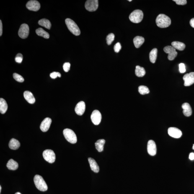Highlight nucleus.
I'll return each instance as SVG.
<instances>
[{
  "instance_id": "39448f33",
  "label": "nucleus",
  "mask_w": 194,
  "mask_h": 194,
  "mask_svg": "<svg viewBox=\"0 0 194 194\" xmlns=\"http://www.w3.org/2000/svg\"><path fill=\"white\" fill-rule=\"evenodd\" d=\"M63 135L68 142L72 144L77 142V137L76 134L72 130L69 129H65L63 131Z\"/></svg>"
},
{
  "instance_id": "1a4fd4ad",
  "label": "nucleus",
  "mask_w": 194,
  "mask_h": 194,
  "mask_svg": "<svg viewBox=\"0 0 194 194\" xmlns=\"http://www.w3.org/2000/svg\"><path fill=\"white\" fill-rule=\"evenodd\" d=\"M29 34V27L27 24H24L21 25L19 28L18 35L19 37L23 39L27 38Z\"/></svg>"
},
{
  "instance_id": "5701e85b",
  "label": "nucleus",
  "mask_w": 194,
  "mask_h": 194,
  "mask_svg": "<svg viewBox=\"0 0 194 194\" xmlns=\"http://www.w3.org/2000/svg\"><path fill=\"white\" fill-rule=\"evenodd\" d=\"M105 141L104 139L98 140L95 143L96 149L99 152H101L103 151L104 145L105 144Z\"/></svg>"
},
{
  "instance_id": "e433bc0d",
  "label": "nucleus",
  "mask_w": 194,
  "mask_h": 194,
  "mask_svg": "<svg viewBox=\"0 0 194 194\" xmlns=\"http://www.w3.org/2000/svg\"><path fill=\"white\" fill-rule=\"evenodd\" d=\"M179 69L181 73H184L185 72V67L184 63H181L179 64Z\"/></svg>"
},
{
  "instance_id": "423d86ee",
  "label": "nucleus",
  "mask_w": 194,
  "mask_h": 194,
  "mask_svg": "<svg viewBox=\"0 0 194 194\" xmlns=\"http://www.w3.org/2000/svg\"><path fill=\"white\" fill-rule=\"evenodd\" d=\"M44 159L50 163H53L55 160V155L53 150H46L43 152Z\"/></svg>"
},
{
  "instance_id": "4be33fe9",
  "label": "nucleus",
  "mask_w": 194,
  "mask_h": 194,
  "mask_svg": "<svg viewBox=\"0 0 194 194\" xmlns=\"http://www.w3.org/2000/svg\"><path fill=\"white\" fill-rule=\"evenodd\" d=\"M145 42V39L143 37L137 36L133 39V43L137 48H140Z\"/></svg>"
},
{
  "instance_id": "c03bdc74",
  "label": "nucleus",
  "mask_w": 194,
  "mask_h": 194,
  "mask_svg": "<svg viewBox=\"0 0 194 194\" xmlns=\"http://www.w3.org/2000/svg\"><path fill=\"white\" fill-rule=\"evenodd\" d=\"M193 149L194 150V144L193 145Z\"/></svg>"
},
{
  "instance_id": "aec40b11",
  "label": "nucleus",
  "mask_w": 194,
  "mask_h": 194,
  "mask_svg": "<svg viewBox=\"0 0 194 194\" xmlns=\"http://www.w3.org/2000/svg\"><path fill=\"white\" fill-rule=\"evenodd\" d=\"M20 146V143L17 140L12 138L9 141V147L11 149L16 150L19 149Z\"/></svg>"
},
{
  "instance_id": "f03ea898",
  "label": "nucleus",
  "mask_w": 194,
  "mask_h": 194,
  "mask_svg": "<svg viewBox=\"0 0 194 194\" xmlns=\"http://www.w3.org/2000/svg\"><path fill=\"white\" fill-rule=\"evenodd\" d=\"M34 180L36 187L40 191L44 192L48 190V186L42 176L36 175L34 177Z\"/></svg>"
},
{
  "instance_id": "79ce46f5",
  "label": "nucleus",
  "mask_w": 194,
  "mask_h": 194,
  "mask_svg": "<svg viewBox=\"0 0 194 194\" xmlns=\"http://www.w3.org/2000/svg\"><path fill=\"white\" fill-rule=\"evenodd\" d=\"M15 194H21L20 193V192H16V193Z\"/></svg>"
},
{
  "instance_id": "ddd939ff",
  "label": "nucleus",
  "mask_w": 194,
  "mask_h": 194,
  "mask_svg": "<svg viewBox=\"0 0 194 194\" xmlns=\"http://www.w3.org/2000/svg\"><path fill=\"white\" fill-rule=\"evenodd\" d=\"M147 150L148 154L151 156L155 155L157 152V149H156V143L153 140H150L148 141Z\"/></svg>"
},
{
  "instance_id": "cd10ccee",
  "label": "nucleus",
  "mask_w": 194,
  "mask_h": 194,
  "mask_svg": "<svg viewBox=\"0 0 194 194\" xmlns=\"http://www.w3.org/2000/svg\"><path fill=\"white\" fill-rule=\"evenodd\" d=\"M146 74V71L144 68L139 66H136L135 74L138 77H142Z\"/></svg>"
},
{
  "instance_id": "a18cd8bd",
  "label": "nucleus",
  "mask_w": 194,
  "mask_h": 194,
  "mask_svg": "<svg viewBox=\"0 0 194 194\" xmlns=\"http://www.w3.org/2000/svg\"><path fill=\"white\" fill-rule=\"evenodd\" d=\"M132 1V0H130V1H129H129H130H130Z\"/></svg>"
},
{
  "instance_id": "6ab92c4d",
  "label": "nucleus",
  "mask_w": 194,
  "mask_h": 194,
  "mask_svg": "<svg viewBox=\"0 0 194 194\" xmlns=\"http://www.w3.org/2000/svg\"><path fill=\"white\" fill-rule=\"evenodd\" d=\"M88 161H89L91 170L94 173H98L100 169H99V166L98 165L97 163L96 162L95 160L92 158L89 157L88 158Z\"/></svg>"
},
{
  "instance_id": "412c9836",
  "label": "nucleus",
  "mask_w": 194,
  "mask_h": 194,
  "mask_svg": "<svg viewBox=\"0 0 194 194\" xmlns=\"http://www.w3.org/2000/svg\"><path fill=\"white\" fill-rule=\"evenodd\" d=\"M6 167L9 170H14L18 169L19 164L16 161L11 159L8 161L6 164Z\"/></svg>"
},
{
  "instance_id": "c85d7f7f",
  "label": "nucleus",
  "mask_w": 194,
  "mask_h": 194,
  "mask_svg": "<svg viewBox=\"0 0 194 194\" xmlns=\"http://www.w3.org/2000/svg\"><path fill=\"white\" fill-rule=\"evenodd\" d=\"M36 32L39 36L43 37L47 39L49 38V34L41 28L37 29L36 30Z\"/></svg>"
},
{
  "instance_id": "37998d69",
  "label": "nucleus",
  "mask_w": 194,
  "mask_h": 194,
  "mask_svg": "<svg viewBox=\"0 0 194 194\" xmlns=\"http://www.w3.org/2000/svg\"><path fill=\"white\" fill-rule=\"evenodd\" d=\"M1 186H0V192H1Z\"/></svg>"
},
{
  "instance_id": "6e6552de",
  "label": "nucleus",
  "mask_w": 194,
  "mask_h": 194,
  "mask_svg": "<svg viewBox=\"0 0 194 194\" xmlns=\"http://www.w3.org/2000/svg\"><path fill=\"white\" fill-rule=\"evenodd\" d=\"M164 51L166 53L168 54V59L170 61L173 60L177 56L178 53L176 49L172 46H167L164 47Z\"/></svg>"
},
{
  "instance_id": "dca6fc26",
  "label": "nucleus",
  "mask_w": 194,
  "mask_h": 194,
  "mask_svg": "<svg viewBox=\"0 0 194 194\" xmlns=\"http://www.w3.org/2000/svg\"><path fill=\"white\" fill-rule=\"evenodd\" d=\"M85 103L83 101H81L77 104L75 108V111L77 115H82L85 112Z\"/></svg>"
},
{
  "instance_id": "20e7f679",
  "label": "nucleus",
  "mask_w": 194,
  "mask_h": 194,
  "mask_svg": "<svg viewBox=\"0 0 194 194\" xmlns=\"http://www.w3.org/2000/svg\"><path fill=\"white\" fill-rule=\"evenodd\" d=\"M143 17L142 11L139 9L135 10L132 12L129 16V19L132 22L139 23L142 21Z\"/></svg>"
},
{
  "instance_id": "f3484780",
  "label": "nucleus",
  "mask_w": 194,
  "mask_h": 194,
  "mask_svg": "<svg viewBox=\"0 0 194 194\" xmlns=\"http://www.w3.org/2000/svg\"><path fill=\"white\" fill-rule=\"evenodd\" d=\"M182 108L183 109V113L186 117H190L192 114V111L190 104L187 102L182 104Z\"/></svg>"
},
{
  "instance_id": "a878e982",
  "label": "nucleus",
  "mask_w": 194,
  "mask_h": 194,
  "mask_svg": "<svg viewBox=\"0 0 194 194\" xmlns=\"http://www.w3.org/2000/svg\"><path fill=\"white\" fill-rule=\"evenodd\" d=\"M38 24L40 26L45 27L46 28L49 29V30L51 28V22L48 19H40L39 21Z\"/></svg>"
},
{
  "instance_id": "393cba45",
  "label": "nucleus",
  "mask_w": 194,
  "mask_h": 194,
  "mask_svg": "<svg viewBox=\"0 0 194 194\" xmlns=\"http://www.w3.org/2000/svg\"><path fill=\"white\" fill-rule=\"evenodd\" d=\"M172 46L176 49L182 51L185 49V44L179 42H173L172 43Z\"/></svg>"
},
{
  "instance_id": "4468645a",
  "label": "nucleus",
  "mask_w": 194,
  "mask_h": 194,
  "mask_svg": "<svg viewBox=\"0 0 194 194\" xmlns=\"http://www.w3.org/2000/svg\"><path fill=\"white\" fill-rule=\"evenodd\" d=\"M168 133L173 138H180L182 136V132L179 129L175 127H170L168 129Z\"/></svg>"
},
{
  "instance_id": "9b49d317",
  "label": "nucleus",
  "mask_w": 194,
  "mask_h": 194,
  "mask_svg": "<svg viewBox=\"0 0 194 194\" xmlns=\"http://www.w3.org/2000/svg\"><path fill=\"white\" fill-rule=\"evenodd\" d=\"M26 6L29 10L37 11L40 9V4L38 1L35 0H31L29 1L27 3Z\"/></svg>"
},
{
  "instance_id": "473e14b6",
  "label": "nucleus",
  "mask_w": 194,
  "mask_h": 194,
  "mask_svg": "<svg viewBox=\"0 0 194 194\" xmlns=\"http://www.w3.org/2000/svg\"><path fill=\"white\" fill-rule=\"evenodd\" d=\"M23 58V55L21 53H19L16 55V57L15 60L16 62L19 63H21Z\"/></svg>"
},
{
  "instance_id": "2eb2a0df",
  "label": "nucleus",
  "mask_w": 194,
  "mask_h": 194,
  "mask_svg": "<svg viewBox=\"0 0 194 194\" xmlns=\"http://www.w3.org/2000/svg\"><path fill=\"white\" fill-rule=\"evenodd\" d=\"M52 122L51 119L46 118L42 122L40 125V129L42 131L46 132L50 128Z\"/></svg>"
},
{
  "instance_id": "bb28decb",
  "label": "nucleus",
  "mask_w": 194,
  "mask_h": 194,
  "mask_svg": "<svg viewBox=\"0 0 194 194\" xmlns=\"http://www.w3.org/2000/svg\"><path fill=\"white\" fill-rule=\"evenodd\" d=\"M157 49L156 48L153 49L150 52L149 58L150 61L152 63L155 62L157 57Z\"/></svg>"
},
{
  "instance_id": "a19ab883",
  "label": "nucleus",
  "mask_w": 194,
  "mask_h": 194,
  "mask_svg": "<svg viewBox=\"0 0 194 194\" xmlns=\"http://www.w3.org/2000/svg\"><path fill=\"white\" fill-rule=\"evenodd\" d=\"M190 26L194 28V18L190 19Z\"/></svg>"
},
{
  "instance_id": "0eeeda50",
  "label": "nucleus",
  "mask_w": 194,
  "mask_h": 194,
  "mask_svg": "<svg viewBox=\"0 0 194 194\" xmlns=\"http://www.w3.org/2000/svg\"><path fill=\"white\" fill-rule=\"evenodd\" d=\"M98 1L97 0H88L85 4V7L89 12L95 11L98 7Z\"/></svg>"
},
{
  "instance_id": "7ed1b4c3",
  "label": "nucleus",
  "mask_w": 194,
  "mask_h": 194,
  "mask_svg": "<svg viewBox=\"0 0 194 194\" xmlns=\"http://www.w3.org/2000/svg\"><path fill=\"white\" fill-rule=\"evenodd\" d=\"M65 22L68 30L74 35L79 36L81 34L80 30L77 24L74 21L70 19H67Z\"/></svg>"
},
{
  "instance_id": "2f4dec72",
  "label": "nucleus",
  "mask_w": 194,
  "mask_h": 194,
  "mask_svg": "<svg viewBox=\"0 0 194 194\" xmlns=\"http://www.w3.org/2000/svg\"><path fill=\"white\" fill-rule=\"evenodd\" d=\"M13 77L17 82H23L24 81V78L20 75L17 74V73H14L13 74Z\"/></svg>"
},
{
  "instance_id": "c9c22d12",
  "label": "nucleus",
  "mask_w": 194,
  "mask_h": 194,
  "mask_svg": "<svg viewBox=\"0 0 194 194\" xmlns=\"http://www.w3.org/2000/svg\"><path fill=\"white\" fill-rule=\"evenodd\" d=\"M121 45L120 43H118L115 44L114 47V50L116 53H118L121 49Z\"/></svg>"
},
{
  "instance_id": "58836bf2",
  "label": "nucleus",
  "mask_w": 194,
  "mask_h": 194,
  "mask_svg": "<svg viewBox=\"0 0 194 194\" xmlns=\"http://www.w3.org/2000/svg\"><path fill=\"white\" fill-rule=\"evenodd\" d=\"M3 33V25L1 20H0V36H1Z\"/></svg>"
},
{
  "instance_id": "f257e3e1",
  "label": "nucleus",
  "mask_w": 194,
  "mask_h": 194,
  "mask_svg": "<svg viewBox=\"0 0 194 194\" xmlns=\"http://www.w3.org/2000/svg\"><path fill=\"white\" fill-rule=\"evenodd\" d=\"M156 22L158 27L164 28L168 27L170 25L171 21L168 16L163 14H161L156 18Z\"/></svg>"
},
{
  "instance_id": "f704fd0d",
  "label": "nucleus",
  "mask_w": 194,
  "mask_h": 194,
  "mask_svg": "<svg viewBox=\"0 0 194 194\" xmlns=\"http://www.w3.org/2000/svg\"><path fill=\"white\" fill-rule=\"evenodd\" d=\"M71 67V64L69 63L66 62L64 63L63 65V68L65 72H68L69 71Z\"/></svg>"
},
{
  "instance_id": "a211bd4d",
  "label": "nucleus",
  "mask_w": 194,
  "mask_h": 194,
  "mask_svg": "<svg viewBox=\"0 0 194 194\" xmlns=\"http://www.w3.org/2000/svg\"><path fill=\"white\" fill-rule=\"evenodd\" d=\"M24 99L29 103L33 104L35 103V99L33 94L30 91H24Z\"/></svg>"
},
{
  "instance_id": "4c0bfd02",
  "label": "nucleus",
  "mask_w": 194,
  "mask_h": 194,
  "mask_svg": "<svg viewBox=\"0 0 194 194\" xmlns=\"http://www.w3.org/2000/svg\"><path fill=\"white\" fill-rule=\"evenodd\" d=\"M173 1H175L176 4L179 5H185L187 3L186 0H174Z\"/></svg>"
},
{
  "instance_id": "7c9ffc66",
  "label": "nucleus",
  "mask_w": 194,
  "mask_h": 194,
  "mask_svg": "<svg viewBox=\"0 0 194 194\" xmlns=\"http://www.w3.org/2000/svg\"><path fill=\"white\" fill-rule=\"evenodd\" d=\"M115 36L113 34L111 33L108 35L106 38V40L107 41V43L108 45L111 44L112 42H113L115 40Z\"/></svg>"
},
{
  "instance_id": "72a5a7b5",
  "label": "nucleus",
  "mask_w": 194,
  "mask_h": 194,
  "mask_svg": "<svg viewBox=\"0 0 194 194\" xmlns=\"http://www.w3.org/2000/svg\"><path fill=\"white\" fill-rule=\"evenodd\" d=\"M61 73L58 72H52L50 74V77L52 78V79H55L58 77H61Z\"/></svg>"
},
{
  "instance_id": "c756f323",
  "label": "nucleus",
  "mask_w": 194,
  "mask_h": 194,
  "mask_svg": "<svg viewBox=\"0 0 194 194\" xmlns=\"http://www.w3.org/2000/svg\"><path fill=\"white\" fill-rule=\"evenodd\" d=\"M138 91L141 94H149L150 90L147 86H140L138 87Z\"/></svg>"
},
{
  "instance_id": "9d476101",
  "label": "nucleus",
  "mask_w": 194,
  "mask_h": 194,
  "mask_svg": "<svg viewBox=\"0 0 194 194\" xmlns=\"http://www.w3.org/2000/svg\"><path fill=\"white\" fill-rule=\"evenodd\" d=\"M102 118V115L99 110H94L91 114V121L94 125H99L100 123Z\"/></svg>"
},
{
  "instance_id": "b1692460",
  "label": "nucleus",
  "mask_w": 194,
  "mask_h": 194,
  "mask_svg": "<svg viewBox=\"0 0 194 194\" xmlns=\"http://www.w3.org/2000/svg\"><path fill=\"white\" fill-rule=\"evenodd\" d=\"M8 109V105L4 99H0V112L2 114L6 113Z\"/></svg>"
},
{
  "instance_id": "ea45409f",
  "label": "nucleus",
  "mask_w": 194,
  "mask_h": 194,
  "mask_svg": "<svg viewBox=\"0 0 194 194\" xmlns=\"http://www.w3.org/2000/svg\"><path fill=\"white\" fill-rule=\"evenodd\" d=\"M189 159L191 160H194V153L193 152L190 153L189 155Z\"/></svg>"
},
{
  "instance_id": "f8f14e48",
  "label": "nucleus",
  "mask_w": 194,
  "mask_h": 194,
  "mask_svg": "<svg viewBox=\"0 0 194 194\" xmlns=\"http://www.w3.org/2000/svg\"><path fill=\"white\" fill-rule=\"evenodd\" d=\"M184 85L189 86L192 85L194 83V72L187 73L184 76Z\"/></svg>"
}]
</instances>
